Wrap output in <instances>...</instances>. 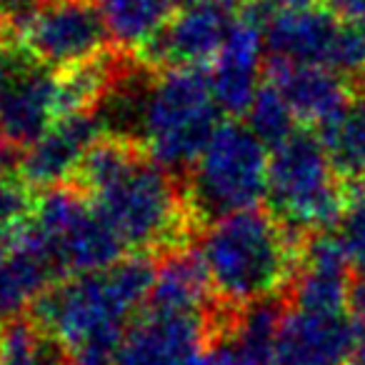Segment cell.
<instances>
[{"label": "cell", "mask_w": 365, "mask_h": 365, "mask_svg": "<svg viewBox=\"0 0 365 365\" xmlns=\"http://www.w3.org/2000/svg\"><path fill=\"white\" fill-rule=\"evenodd\" d=\"M106 223L135 255L185 248L195 225L188 190L140 143L103 135L73 178Z\"/></svg>", "instance_id": "cell-1"}, {"label": "cell", "mask_w": 365, "mask_h": 365, "mask_svg": "<svg viewBox=\"0 0 365 365\" xmlns=\"http://www.w3.org/2000/svg\"><path fill=\"white\" fill-rule=\"evenodd\" d=\"M195 250L218 308L240 310L258 300L280 298L290 288L303 238L270 210L250 208L205 223Z\"/></svg>", "instance_id": "cell-2"}, {"label": "cell", "mask_w": 365, "mask_h": 365, "mask_svg": "<svg viewBox=\"0 0 365 365\" xmlns=\"http://www.w3.org/2000/svg\"><path fill=\"white\" fill-rule=\"evenodd\" d=\"M155 268L150 255H130L108 268L71 275L33 308L36 323L66 353L88 343H120L150 298Z\"/></svg>", "instance_id": "cell-3"}, {"label": "cell", "mask_w": 365, "mask_h": 365, "mask_svg": "<svg viewBox=\"0 0 365 365\" xmlns=\"http://www.w3.org/2000/svg\"><path fill=\"white\" fill-rule=\"evenodd\" d=\"M220 108L203 66L163 68L140 88L130 140L140 143L163 168L190 173L218 130Z\"/></svg>", "instance_id": "cell-4"}, {"label": "cell", "mask_w": 365, "mask_h": 365, "mask_svg": "<svg viewBox=\"0 0 365 365\" xmlns=\"http://www.w3.org/2000/svg\"><path fill=\"white\" fill-rule=\"evenodd\" d=\"M348 190L340 185L318 133L298 128L270 150V213L300 238L335 230Z\"/></svg>", "instance_id": "cell-5"}, {"label": "cell", "mask_w": 365, "mask_h": 365, "mask_svg": "<svg viewBox=\"0 0 365 365\" xmlns=\"http://www.w3.org/2000/svg\"><path fill=\"white\" fill-rule=\"evenodd\" d=\"M270 148L248 123H220L188 173V203L198 223L260 208L268 198Z\"/></svg>", "instance_id": "cell-6"}, {"label": "cell", "mask_w": 365, "mask_h": 365, "mask_svg": "<svg viewBox=\"0 0 365 365\" xmlns=\"http://www.w3.org/2000/svg\"><path fill=\"white\" fill-rule=\"evenodd\" d=\"M11 46L26 61L68 71L106 56L110 33L96 0H38L0 13Z\"/></svg>", "instance_id": "cell-7"}, {"label": "cell", "mask_w": 365, "mask_h": 365, "mask_svg": "<svg viewBox=\"0 0 365 365\" xmlns=\"http://www.w3.org/2000/svg\"><path fill=\"white\" fill-rule=\"evenodd\" d=\"M28 230L46 248L61 275H81L118 263L125 245L96 205L76 185L43 190L33 205Z\"/></svg>", "instance_id": "cell-8"}, {"label": "cell", "mask_w": 365, "mask_h": 365, "mask_svg": "<svg viewBox=\"0 0 365 365\" xmlns=\"http://www.w3.org/2000/svg\"><path fill=\"white\" fill-rule=\"evenodd\" d=\"M220 328V308L190 313L148 305L118 345V365H195Z\"/></svg>", "instance_id": "cell-9"}, {"label": "cell", "mask_w": 365, "mask_h": 365, "mask_svg": "<svg viewBox=\"0 0 365 365\" xmlns=\"http://www.w3.org/2000/svg\"><path fill=\"white\" fill-rule=\"evenodd\" d=\"M275 8L270 0H253L230 26L210 71L213 96L220 113H228L233 118L248 115L258 88L263 86L258 78L263 68L265 23Z\"/></svg>", "instance_id": "cell-10"}, {"label": "cell", "mask_w": 365, "mask_h": 365, "mask_svg": "<svg viewBox=\"0 0 365 365\" xmlns=\"http://www.w3.org/2000/svg\"><path fill=\"white\" fill-rule=\"evenodd\" d=\"M233 21L235 18L230 16L228 6L218 0H200L170 18L140 56L143 61L158 66L160 71L205 66L208 61L218 58Z\"/></svg>", "instance_id": "cell-11"}, {"label": "cell", "mask_w": 365, "mask_h": 365, "mask_svg": "<svg viewBox=\"0 0 365 365\" xmlns=\"http://www.w3.org/2000/svg\"><path fill=\"white\" fill-rule=\"evenodd\" d=\"M106 123L98 113L56 120L31 148L23 150L21 178L31 188L51 190L78 175L86 155L103 138Z\"/></svg>", "instance_id": "cell-12"}, {"label": "cell", "mask_w": 365, "mask_h": 365, "mask_svg": "<svg viewBox=\"0 0 365 365\" xmlns=\"http://www.w3.org/2000/svg\"><path fill=\"white\" fill-rule=\"evenodd\" d=\"M363 330L350 315H320L288 308L270 365H345Z\"/></svg>", "instance_id": "cell-13"}, {"label": "cell", "mask_w": 365, "mask_h": 365, "mask_svg": "<svg viewBox=\"0 0 365 365\" xmlns=\"http://www.w3.org/2000/svg\"><path fill=\"white\" fill-rule=\"evenodd\" d=\"M265 81L283 96L295 120L315 128L333 120L355 91L348 78L328 66H305L273 58L265 66Z\"/></svg>", "instance_id": "cell-14"}, {"label": "cell", "mask_w": 365, "mask_h": 365, "mask_svg": "<svg viewBox=\"0 0 365 365\" xmlns=\"http://www.w3.org/2000/svg\"><path fill=\"white\" fill-rule=\"evenodd\" d=\"M56 120L58 76L26 61L0 103V135L18 150H26Z\"/></svg>", "instance_id": "cell-15"}, {"label": "cell", "mask_w": 365, "mask_h": 365, "mask_svg": "<svg viewBox=\"0 0 365 365\" xmlns=\"http://www.w3.org/2000/svg\"><path fill=\"white\" fill-rule=\"evenodd\" d=\"M56 278H61L56 263L23 223L13 250L0 263V320H18L28 308H36Z\"/></svg>", "instance_id": "cell-16"}, {"label": "cell", "mask_w": 365, "mask_h": 365, "mask_svg": "<svg viewBox=\"0 0 365 365\" xmlns=\"http://www.w3.org/2000/svg\"><path fill=\"white\" fill-rule=\"evenodd\" d=\"M340 21L328 8L273 11L265 23V51L273 61L328 66Z\"/></svg>", "instance_id": "cell-17"}, {"label": "cell", "mask_w": 365, "mask_h": 365, "mask_svg": "<svg viewBox=\"0 0 365 365\" xmlns=\"http://www.w3.org/2000/svg\"><path fill=\"white\" fill-rule=\"evenodd\" d=\"M210 295L213 290L198 250L178 248L165 253L158 263L148 305L190 310V313H213L218 308H210Z\"/></svg>", "instance_id": "cell-18"}, {"label": "cell", "mask_w": 365, "mask_h": 365, "mask_svg": "<svg viewBox=\"0 0 365 365\" xmlns=\"http://www.w3.org/2000/svg\"><path fill=\"white\" fill-rule=\"evenodd\" d=\"M335 173L345 182L365 180V83L353 91L345 108L318 128Z\"/></svg>", "instance_id": "cell-19"}, {"label": "cell", "mask_w": 365, "mask_h": 365, "mask_svg": "<svg viewBox=\"0 0 365 365\" xmlns=\"http://www.w3.org/2000/svg\"><path fill=\"white\" fill-rule=\"evenodd\" d=\"M103 21L120 53H143L170 16L168 0H96Z\"/></svg>", "instance_id": "cell-20"}, {"label": "cell", "mask_w": 365, "mask_h": 365, "mask_svg": "<svg viewBox=\"0 0 365 365\" xmlns=\"http://www.w3.org/2000/svg\"><path fill=\"white\" fill-rule=\"evenodd\" d=\"M0 365H68V353L36 320H8L0 328Z\"/></svg>", "instance_id": "cell-21"}, {"label": "cell", "mask_w": 365, "mask_h": 365, "mask_svg": "<svg viewBox=\"0 0 365 365\" xmlns=\"http://www.w3.org/2000/svg\"><path fill=\"white\" fill-rule=\"evenodd\" d=\"M245 118H248L250 130H253L270 150L298 130V125H295L298 120H295L293 110H290L288 103L283 101V96H280L268 81L258 88V96H255L253 106H250Z\"/></svg>", "instance_id": "cell-22"}, {"label": "cell", "mask_w": 365, "mask_h": 365, "mask_svg": "<svg viewBox=\"0 0 365 365\" xmlns=\"http://www.w3.org/2000/svg\"><path fill=\"white\" fill-rule=\"evenodd\" d=\"M340 245L348 255L353 270H365V185L355 182L348 190L345 210L340 215V223L335 225Z\"/></svg>", "instance_id": "cell-23"}, {"label": "cell", "mask_w": 365, "mask_h": 365, "mask_svg": "<svg viewBox=\"0 0 365 365\" xmlns=\"http://www.w3.org/2000/svg\"><path fill=\"white\" fill-rule=\"evenodd\" d=\"M328 68L338 71L345 78H363L365 81V21L340 23Z\"/></svg>", "instance_id": "cell-24"}, {"label": "cell", "mask_w": 365, "mask_h": 365, "mask_svg": "<svg viewBox=\"0 0 365 365\" xmlns=\"http://www.w3.org/2000/svg\"><path fill=\"white\" fill-rule=\"evenodd\" d=\"M31 185L21 175H11L0 180V228L18 230L33 213Z\"/></svg>", "instance_id": "cell-25"}, {"label": "cell", "mask_w": 365, "mask_h": 365, "mask_svg": "<svg viewBox=\"0 0 365 365\" xmlns=\"http://www.w3.org/2000/svg\"><path fill=\"white\" fill-rule=\"evenodd\" d=\"M195 365H255V363L228 338V335L218 330Z\"/></svg>", "instance_id": "cell-26"}, {"label": "cell", "mask_w": 365, "mask_h": 365, "mask_svg": "<svg viewBox=\"0 0 365 365\" xmlns=\"http://www.w3.org/2000/svg\"><path fill=\"white\" fill-rule=\"evenodd\" d=\"M118 345L120 343H88L68 350V365H118Z\"/></svg>", "instance_id": "cell-27"}, {"label": "cell", "mask_w": 365, "mask_h": 365, "mask_svg": "<svg viewBox=\"0 0 365 365\" xmlns=\"http://www.w3.org/2000/svg\"><path fill=\"white\" fill-rule=\"evenodd\" d=\"M325 6L340 23L365 21V0H325Z\"/></svg>", "instance_id": "cell-28"}, {"label": "cell", "mask_w": 365, "mask_h": 365, "mask_svg": "<svg viewBox=\"0 0 365 365\" xmlns=\"http://www.w3.org/2000/svg\"><path fill=\"white\" fill-rule=\"evenodd\" d=\"M350 318L355 320L360 330L365 335V270H360L353 278V288H350Z\"/></svg>", "instance_id": "cell-29"}, {"label": "cell", "mask_w": 365, "mask_h": 365, "mask_svg": "<svg viewBox=\"0 0 365 365\" xmlns=\"http://www.w3.org/2000/svg\"><path fill=\"white\" fill-rule=\"evenodd\" d=\"M21 158L23 153L0 135V180H6L11 175H21Z\"/></svg>", "instance_id": "cell-30"}, {"label": "cell", "mask_w": 365, "mask_h": 365, "mask_svg": "<svg viewBox=\"0 0 365 365\" xmlns=\"http://www.w3.org/2000/svg\"><path fill=\"white\" fill-rule=\"evenodd\" d=\"M26 63V58L23 56H8L6 51L0 53V103H3V98H6L8 88H11L13 78H16L18 68Z\"/></svg>", "instance_id": "cell-31"}, {"label": "cell", "mask_w": 365, "mask_h": 365, "mask_svg": "<svg viewBox=\"0 0 365 365\" xmlns=\"http://www.w3.org/2000/svg\"><path fill=\"white\" fill-rule=\"evenodd\" d=\"M275 11H305V8H318L320 0H270Z\"/></svg>", "instance_id": "cell-32"}, {"label": "cell", "mask_w": 365, "mask_h": 365, "mask_svg": "<svg viewBox=\"0 0 365 365\" xmlns=\"http://www.w3.org/2000/svg\"><path fill=\"white\" fill-rule=\"evenodd\" d=\"M13 243H16V230H3L0 228V263L6 260V255L13 250Z\"/></svg>", "instance_id": "cell-33"}, {"label": "cell", "mask_w": 365, "mask_h": 365, "mask_svg": "<svg viewBox=\"0 0 365 365\" xmlns=\"http://www.w3.org/2000/svg\"><path fill=\"white\" fill-rule=\"evenodd\" d=\"M38 3V0H0V6H3V13H11V11H21V8H28Z\"/></svg>", "instance_id": "cell-34"}, {"label": "cell", "mask_w": 365, "mask_h": 365, "mask_svg": "<svg viewBox=\"0 0 365 365\" xmlns=\"http://www.w3.org/2000/svg\"><path fill=\"white\" fill-rule=\"evenodd\" d=\"M345 365H365V338L358 343V348L350 353V358H348V363Z\"/></svg>", "instance_id": "cell-35"}, {"label": "cell", "mask_w": 365, "mask_h": 365, "mask_svg": "<svg viewBox=\"0 0 365 365\" xmlns=\"http://www.w3.org/2000/svg\"><path fill=\"white\" fill-rule=\"evenodd\" d=\"M173 8H178V11H185V8L195 6V3H200V0H168Z\"/></svg>", "instance_id": "cell-36"}, {"label": "cell", "mask_w": 365, "mask_h": 365, "mask_svg": "<svg viewBox=\"0 0 365 365\" xmlns=\"http://www.w3.org/2000/svg\"><path fill=\"white\" fill-rule=\"evenodd\" d=\"M6 43H8V33H6V23L0 18V53L6 51Z\"/></svg>", "instance_id": "cell-37"}, {"label": "cell", "mask_w": 365, "mask_h": 365, "mask_svg": "<svg viewBox=\"0 0 365 365\" xmlns=\"http://www.w3.org/2000/svg\"><path fill=\"white\" fill-rule=\"evenodd\" d=\"M218 3H223V6H248V3H253V0H218Z\"/></svg>", "instance_id": "cell-38"}]
</instances>
